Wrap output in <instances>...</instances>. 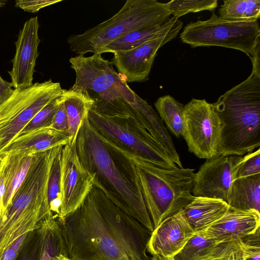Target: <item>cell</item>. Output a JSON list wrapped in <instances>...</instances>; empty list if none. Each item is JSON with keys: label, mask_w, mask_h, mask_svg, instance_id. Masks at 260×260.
<instances>
[{"label": "cell", "mask_w": 260, "mask_h": 260, "mask_svg": "<svg viewBox=\"0 0 260 260\" xmlns=\"http://www.w3.org/2000/svg\"><path fill=\"white\" fill-rule=\"evenodd\" d=\"M57 220L72 260H150L151 232L94 186L76 211Z\"/></svg>", "instance_id": "cell-1"}, {"label": "cell", "mask_w": 260, "mask_h": 260, "mask_svg": "<svg viewBox=\"0 0 260 260\" xmlns=\"http://www.w3.org/2000/svg\"><path fill=\"white\" fill-rule=\"evenodd\" d=\"M98 136L120 170L142 195L154 229L195 198L193 169L160 168L116 141Z\"/></svg>", "instance_id": "cell-2"}, {"label": "cell", "mask_w": 260, "mask_h": 260, "mask_svg": "<svg viewBox=\"0 0 260 260\" xmlns=\"http://www.w3.org/2000/svg\"><path fill=\"white\" fill-rule=\"evenodd\" d=\"M76 149L81 162L93 178V186L152 232L154 226L142 195L120 170L88 117L78 131Z\"/></svg>", "instance_id": "cell-3"}, {"label": "cell", "mask_w": 260, "mask_h": 260, "mask_svg": "<svg viewBox=\"0 0 260 260\" xmlns=\"http://www.w3.org/2000/svg\"><path fill=\"white\" fill-rule=\"evenodd\" d=\"M221 124L218 154L242 156L260 146V75L251 72L212 104Z\"/></svg>", "instance_id": "cell-4"}, {"label": "cell", "mask_w": 260, "mask_h": 260, "mask_svg": "<svg viewBox=\"0 0 260 260\" xmlns=\"http://www.w3.org/2000/svg\"><path fill=\"white\" fill-rule=\"evenodd\" d=\"M94 99L88 118L99 134L116 141L160 168L178 167L164 147L140 122L127 102L121 99L112 102Z\"/></svg>", "instance_id": "cell-5"}, {"label": "cell", "mask_w": 260, "mask_h": 260, "mask_svg": "<svg viewBox=\"0 0 260 260\" xmlns=\"http://www.w3.org/2000/svg\"><path fill=\"white\" fill-rule=\"evenodd\" d=\"M171 14L167 3L156 0H127L109 19L81 34L67 39L71 51L77 54L100 53L108 44L135 30L165 23Z\"/></svg>", "instance_id": "cell-6"}, {"label": "cell", "mask_w": 260, "mask_h": 260, "mask_svg": "<svg viewBox=\"0 0 260 260\" xmlns=\"http://www.w3.org/2000/svg\"><path fill=\"white\" fill-rule=\"evenodd\" d=\"M180 38L192 47H223L240 50L250 57L260 44V26L258 20H229L213 13L206 20L187 24Z\"/></svg>", "instance_id": "cell-7"}, {"label": "cell", "mask_w": 260, "mask_h": 260, "mask_svg": "<svg viewBox=\"0 0 260 260\" xmlns=\"http://www.w3.org/2000/svg\"><path fill=\"white\" fill-rule=\"evenodd\" d=\"M62 89L59 82L51 79L14 89L0 104V154L39 111L61 95Z\"/></svg>", "instance_id": "cell-8"}, {"label": "cell", "mask_w": 260, "mask_h": 260, "mask_svg": "<svg viewBox=\"0 0 260 260\" xmlns=\"http://www.w3.org/2000/svg\"><path fill=\"white\" fill-rule=\"evenodd\" d=\"M69 62L76 74L75 83L70 89L92 91L98 95L95 99L107 102L118 99L134 102L137 94L115 71L112 62L104 58L102 54L89 56L79 54L71 57Z\"/></svg>", "instance_id": "cell-9"}, {"label": "cell", "mask_w": 260, "mask_h": 260, "mask_svg": "<svg viewBox=\"0 0 260 260\" xmlns=\"http://www.w3.org/2000/svg\"><path fill=\"white\" fill-rule=\"evenodd\" d=\"M184 138L188 151L201 159L218 156L221 124L212 104L192 99L184 108Z\"/></svg>", "instance_id": "cell-10"}, {"label": "cell", "mask_w": 260, "mask_h": 260, "mask_svg": "<svg viewBox=\"0 0 260 260\" xmlns=\"http://www.w3.org/2000/svg\"><path fill=\"white\" fill-rule=\"evenodd\" d=\"M76 137L62 147L60 156L61 203L57 219L76 211L89 194L93 178L81 162L76 149Z\"/></svg>", "instance_id": "cell-11"}, {"label": "cell", "mask_w": 260, "mask_h": 260, "mask_svg": "<svg viewBox=\"0 0 260 260\" xmlns=\"http://www.w3.org/2000/svg\"><path fill=\"white\" fill-rule=\"evenodd\" d=\"M183 23L175 19L172 24L155 38L133 49L114 53L112 63L126 82L148 80L158 49L176 37Z\"/></svg>", "instance_id": "cell-12"}, {"label": "cell", "mask_w": 260, "mask_h": 260, "mask_svg": "<svg viewBox=\"0 0 260 260\" xmlns=\"http://www.w3.org/2000/svg\"><path fill=\"white\" fill-rule=\"evenodd\" d=\"M243 156L220 155L206 160L195 173L192 194L194 197L221 200L226 202Z\"/></svg>", "instance_id": "cell-13"}, {"label": "cell", "mask_w": 260, "mask_h": 260, "mask_svg": "<svg viewBox=\"0 0 260 260\" xmlns=\"http://www.w3.org/2000/svg\"><path fill=\"white\" fill-rule=\"evenodd\" d=\"M50 216L20 211L10 205L0 209V260H16L29 234Z\"/></svg>", "instance_id": "cell-14"}, {"label": "cell", "mask_w": 260, "mask_h": 260, "mask_svg": "<svg viewBox=\"0 0 260 260\" xmlns=\"http://www.w3.org/2000/svg\"><path fill=\"white\" fill-rule=\"evenodd\" d=\"M39 23L37 16L25 22L15 42L16 52L12 69L9 72L14 89L25 88L32 85L35 67L39 56Z\"/></svg>", "instance_id": "cell-15"}, {"label": "cell", "mask_w": 260, "mask_h": 260, "mask_svg": "<svg viewBox=\"0 0 260 260\" xmlns=\"http://www.w3.org/2000/svg\"><path fill=\"white\" fill-rule=\"evenodd\" d=\"M196 235L180 211L163 221L151 233L147 251L151 255L173 257Z\"/></svg>", "instance_id": "cell-16"}, {"label": "cell", "mask_w": 260, "mask_h": 260, "mask_svg": "<svg viewBox=\"0 0 260 260\" xmlns=\"http://www.w3.org/2000/svg\"><path fill=\"white\" fill-rule=\"evenodd\" d=\"M260 226V213L229 207L219 219L197 234L220 242L240 240Z\"/></svg>", "instance_id": "cell-17"}, {"label": "cell", "mask_w": 260, "mask_h": 260, "mask_svg": "<svg viewBox=\"0 0 260 260\" xmlns=\"http://www.w3.org/2000/svg\"><path fill=\"white\" fill-rule=\"evenodd\" d=\"M70 140L68 132L59 131L51 127L43 128L19 136L1 153H37L57 146H64Z\"/></svg>", "instance_id": "cell-18"}, {"label": "cell", "mask_w": 260, "mask_h": 260, "mask_svg": "<svg viewBox=\"0 0 260 260\" xmlns=\"http://www.w3.org/2000/svg\"><path fill=\"white\" fill-rule=\"evenodd\" d=\"M229 208L221 200L196 197L181 212L197 234L219 219Z\"/></svg>", "instance_id": "cell-19"}, {"label": "cell", "mask_w": 260, "mask_h": 260, "mask_svg": "<svg viewBox=\"0 0 260 260\" xmlns=\"http://www.w3.org/2000/svg\"><path fill=\"white\" fill-rule=\"evenodd\" d=\"M226 203L229 207L260 213V174L235 179Z\"/></svg>", "instance_id": "cell-20"}, {"label": "cell", "mask_w": 260, "mask_h": 260, "mask_svg": "<svg viewBox=\"0 0 260 260\" xmlns=\"http://www.w3.org/2000/svg\"><path fill=\"white\" fill-rule=\"evenodd\" d=\"M39 153H4L6 156L7 182L0 208L6 209L10 203Z\"/></svg>", "instance_id": "cell-21"}, {"label": "cell", "mask_w": 260, "mask_h": 260, "mask_svg": "<svg viewBox=\"0 0 260 260\" xmlns=\"http://www.w3.org/2000/svg\"><path fill=\"white\" fill-rule=\"evenodd\" d=\"M63 105L69 122L70 139L76 137L82 121L88 117L95 100L88 92L62 90Z\"/></svg>", "instance_id": "cell-22"}, {"label": "cell", "mask_w": 260, "mask_h": 260, "mask_svg": "<svg viewBox=\"0 0 260 260\" xmlns=\"http://www.w3.org/2000/svg\"><path fill=\"white\" fill-rule=\"evenodd\" d=\"M42 233L39 260H56L66 255L61 229L56 218L51 215L41 223Z\"/></svg>", "instance_id": "cell-23"}, {"label": "cell", "mask_w": 260, "mask_h": 260, "mask_svg": "<svg viewBox=\"0 0 260 260\" xmlns=\"http://www.w3.org/2000/svg\"><path fill=\"white\" fill-rule=\"evenodd\" d=\"M175 19L170 17L165 23L143 28L127 33L114 40L101 51L113 53L128 50L135 48L158 36L170 26Z\"/></svg>", "instance_id": "cell-24"}, {"label": "cell", "mask_w": 260, "mask_h": 260, "mask_svg": "<svg viewBox=\"0 0 260 260\" xmlns=\"http://www.w3.org/2000/svg\"><path fill=\"white\" fill-rule=\"evenodd\" d=\"M154 106L167 129L177 138L182 136L185 129V105L166 95L159 98Z\"/></svg>", "instance_id": "cell-25"}, {"label": "cell", "mask_w": 260, "mask_h": 260, "mask_svg": "<svg viewBox=\"0 0 260 260\" xmlns=\"http://www.w3.org/2000/svg\"><path fill=\"white\" fill-rule=\"evenodd\" d=\"M219 16L233 21L258 20L260 17L259 0H226L219 9Z\"/></svg>", "instance_id": "cell-26"}, {"label": "cell", "mask_w": 260, "mask_h": 260, "mask_svg": "<svg viewBox=\"0 0 260 260\" xmlns=\"http://www.w3.org/2000/svg\"><path fill=\"white\" fill-rule=\"evenodd\" d=\"M219 241L196 234L191 237L181 250L172 258L173 260H204Z\"/></svg>", "instance_id": "cell-27"}, {"label": "cell", "mask_w": 260, "mask_h": 260, "mask_svg": "<svg viewBox=\"0 0 260 260\" xmlns=\"http://www.w3.org/2000/svg\"><path fill=\"white\" fill-rule=\"evenodd\" d=\"M61 150L62 149L56 154L52 161L47 186V196L50 210L56 218L59 216L61 203L60 189Z\"/></svg>", "instance_id": "cell-28"}, {"label": "cell", "mask_w": 260, "mask_h": 260, "mask_svg": "<svg viewBox=\"0 0 260 260\" xmlns=\"http://www.w3.org/2000/svg\"><path fill=\"white\" fill-rule=\"evenodd\" d=\"M169 9L175 19L189 13L203 11H213L218 6L217 0H173L167 3Z\"/></svg>", "instance_id": "cell-29"}, {"label": "cell", "mask_w": 260, "mask_h": 260, "mask_svg": "<svg viewBox=\"0 0 260 260\" xmlns=\"http://www.w3.org/2000/svg\"><path fill=\"white\" fill-rule=\"evenodd\" d=\"M204 260H246L240 240L217 243Z\"/></svg>", "instance_id": "cell-30"}, {"label": "cell", "mask_w": 260, "mask_h": 260, "mask_svg": "<svg viewBox=\"0 0 260 260\" xmlns=\"http://www.w3.org/2000/svg\"><path fill=\"white\" fill-rule=\"evenodd\" d=\"M63 100V96L61 94L39 111L24 127L20 135L40 128L50 127L55 113Z\"/></svg>", "instance_id": "cell-31"}, {"label": "cell", "mask_w": 260, "mask_h": 260, "mask_svg": "<svg viewBox=\"0 0 260 260\" xmlns=\"http://www.w3.org/2000/svg\"><path fill=\"white\" fill-rule=\"evenodd\" d=\"M41 223L29 234L16 260H39L42 237Z\"/></svg>", "instance_id": "cell-32"}, {"label": "cell", "mask_w": 260, "mask_h": 260, "mask_svg": "<svg viewBox=\"0 0 260 260\" xmlns=\"http://www.w3.org/2000/svg\"><path fill=\"white\" fill-rule=\"evenodd\" d=\"M260 174V149L249 152L243 156L237 175V178L250 176Z\"/></svg>", "instance_id": "cell-33"}, {"label": "cell", "mask_w": 260, "mask_h": 260, "mask_svg": "<svg viewBox=\"0 0 260 260\" xmlns=\"http://www.w3.org/2000/svg\"><path fill=\"white\" fill-rule=\"evenodd\" d=\"M61 0H18L15 7H19L26 12L36 13L40 9L61 2Z\"/></svg>", "instance_id": "cell-34"}, {"label": "cell", "mask_w": 260, "mask_h": 260, "mask_svg": "<svg viewBox=\"0 0 260 260\" xmlns=\"http://www.w3.org/2000/svg\"><path fill=\"white\" fill-rule=\"evenodd\" d=\"M50 127L59 131L69 132L68 119L63 100L55 113Z\"/></svg>", "instance_id": "cell-35"}, {"label": "cell", "mask_w": 260, "mask_h": 260, "mask_svg": "<svg viewBox=\"0 0 260 260\" xmlns=\"http://www.w3.org/2000/svg\"><path fill=\"white\" fill-rule=\"evenodd\" d=\"M14 91V88L12 82L4 80L0 75V104L6 101Z\"/></svg>", "instance_id": "cell-36"}, {"label": "cell", "mask_w": 260, "mask_h": 260, "mask_svg": "<svg viewBox=\"0 0 260 260\" xmlns=\"http://www.w3.org/2000/svg\"><path fill=\"white\" fill-rule=\"evenodd\" d=\"M242 244L246 260H260V246L248 245L243 243Z\"/></svg>", "instance_id": "cell-37"}, {"label": "cell", "mask_w": 260, "mask_h": 260, "mask_svg": "<svg viewBox=\"0 0 260 260\" xmlns=\"http://www.w3.org/2000/svg\"><path fill=\"white\" fill-rule=\"evenodd\" d=\"M240 241L246 245L260 246L259 228L254 233L241 239Z\"/></svg>", "instance_id": "cell-38"}, {"label": "cell", "mask_w": 260, "mask_h": 260, "mask_svg": "<svg viewBox=\"0 0 260 260\" xmlns=\"http://www.w3.org/2000/svg\"><path fill=\"white\" fill-rule=\"evenodd\" d=\"M249 58L252 64V72L260 75V44L256 47Z\"/></svg>", "instance_id": "cell-39"}, {"label": "cell", "mask_w": 260, "mask_h": 260, "mask_svg": "<svg viewBox=\"0 0 260 260\" xmlns=\"http://www.w3.org/2000/svg\"><path fill=\"white\" fill-rule=\"evenodd\" d=\"M150 260H173L172 257H165L158 254L152 255Z\"/></svg>", "instance_id": "cell-40"}, {"label": "cell", "mask_w": 260, "mask_h": 260, "mask_svg": "<svg viewBox=\"0 0 260 260\" xmlns=\"http://www.w3.org/2000/svg\"><path fill=\"white\" fill-rule=\"evenodd\" d=\"M56 260H72L70 258H69L68 257H67L66 255H60L59 256Z\"/></svg>", "instance_id": "cell-41"}, {"label": "cell", "mask_w": 260, "mask_h": 260, "mask_svg": "<svg viewBox=\"0 0 260 260\" xmlns=\"http://www.w3.org/2000/svg\"><path fill=\"white\" fill-rule=\"evenodd\" d=\"M6 1H0V7L4 6L5 5Z\"/></svg>", "instance_id": "cell-42"}]
</instances>
